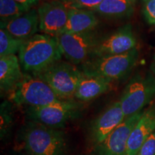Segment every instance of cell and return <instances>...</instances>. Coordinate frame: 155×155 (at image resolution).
<instances>
[{
    "instance_id": "cell-1",
    "label": "cell",
    "mask_w": 155,
    "mask_h": 155,
    "mask_svg": "<svg viewBox=\"0 0 155 155\" xmlns=\"http://www.w3.org/2000/svg\"><path fill=\"white\" fill-rule=\"evenodd\" d=\"M62 55L55 37L36 34L25 41L19 51V61L25 72L35 74L61 61Z\"/></svg>"
},
{
    "instance_id": "cell-2",
    "label": "cell",
    "mask_w": 155,
    "mask_h": 155,
    "mask_svg": "<svg viewBox=\"0 0 155 155\" xmlns=\"http://www.w3.org/2000/svg\"><path fill=\"white\" fill-rule=\"evenodd\" d=\"M138 58L137 48L119 55L93 58L81 65V71L88 75L102 77L111 82L119 81L131 73Z\"/></svg>"
},
{
    "instance_id": "cell-3",
    "label": "cell",
    "mask_w": 155,
    "mask_h": 155,
    "mask_svg": "<svg viewBox=\"0 0 155 155\" xmlns=\"http://www.w3.org/2000/svg\"><path fill=\"white\" fill-rule=\"evenodd\" d=\"M25 150L31 155H63V133L37 122H29L23 131Z\"/></svg>"
},
{
    "instance_id": "cell-4",
    "label": "cell",
    "mask_w": 155,
    "mask_h": 155,
    "mask_svg": "<svg viewBox=\"0 0 155 155\" xmlns=\"http://www.w3.org/2000/svg\"><path fill=\"white\" fill-rule=\"evenodd\" d=\"M10 99L17 105L28 107L49 105L62 100L47 83L30 73L24 74L20 82L11 91Z\"/></svg>"
},
{
    "instance_id": "cell-5",
    "label": "cell",
    "mask_w": 155,
    "mask_h": 155,
    "mask_svg": "<svg viewBox=\"0 0 155 155\" xmlns=\"http://www.w3.org/2000/svg\"><path fill=\"white\" fill-rule=\"evenodd\" d=\"M81 73V71L72 64L59 61L43 71L32 75L47 83L61 99L68 100L75 96Z\"/></svg>"
},
{
    "instance_id": "cell-6",
    "label": "cell",
    "mask_w": 155,
    "mask_h": 155,
    "mask_svg": "<svg viewBox=\"0 0 155 155\" xmlns=\"http://www.w3.org/2000/svg\"><path fill=\"white\" fill-rule=\"evenodd\" d=\"M155 98V76L137 74L129 81L119 101L126 118L142 111Z\"/></svg>"
},
{
    "instance_id": "cell-7",
    "label": "cell",
    "mask_w": 155,
    "mask_h": 155,
    "mask_svg": "<svg viewBox=\"0 0 155 155\" xmlns=\"http://www.w3.org/2000/svg\"><path fill=\"white\" fill-rule=\"evenodd\" d=\"M81 105L73 99L61 100L39 107H28L26 114L32 121L57 129L63 127L69 120L76 117Z\"/></svg>"
},
{
    "instance_id": "cell-8",
    "label": "cell",
    "mask_w": 155,
    "mask_h": 155,
    "mask_svg": "<svg viewBox=\"0 0 155 155\" xmlns=\"http://www.w3.org/2000/svg\"><path fill=\"white\" fill-rule=\"evenodd\" d=\"M56 38L63 55L71 63L81 65L91 59L99 39L94 31L86 33L63 32Z\"/></svg>"
},
{
    "instance_id": "cell-9",
    "label": "cell",
    "mask_w": 155,
    "mask_h": 155,
    "mask_svg": "<svg viewBox=\"0 0 155 155\" xmlns=\"http://www.w3.org/2000/svg\"><path fill=\"white\" fill-rule=\"evenodd\" d=\"M136 46L137 39L132 27L130 24H127L113 33L104 38H99L93 50L91 58L119 55L136 48Z\"/></svg>"
},
{
    "instance_id": "cell-10",
    "label": "cell",
    "mask_w": 155,
    "mask_h": 155,
    "mask_svg": "<svg viewBox=\"0 0 155 155\" xmlns=\"http://www.w3.org/2000/svg\"><path fill=\"white\" fill-rule=\"evenodd\" d=\"M39 29L48 35L57 37L63 33L68 17V9L59 0L45 2L38 8Z\"/></svg>"
},
{
    "instance_id": "cell-11",
    "label": "cell",
    "mask_w": 155,
    "mask_h": 155,
    "mask_svg": "<svg viewBox=\"0 0 155 155\" xmlns=\"http://www.w3.org/2000/svg\"><path fill=\"white\" fill-rule=\"evenodd\" d=\"M144 111L127 117L97 146L98 155H126L128 140L134 128L140 119Z\"/></svg>"
},
{
    "instance_id": "cell-12",
    "label": "cell",
    "mask_w": 155,
    "mask_h": 155,
    "mask_svg": "<svg viewBox=\"0 0 155 155\" xmlns=\"http://www.w3.org/2000/svg\"><path fill=\"white\" fill-rule=\"evenodd\" d=\"M126 119L121 103L116 101L100 114L91 127V135L94 142L98 146Z\"/></svg>"
},
{
    "instance_id": "cell-13",
    "label": "cell",
    "mask_w": 155,
    "mask_h": 155,
    "mask_svg": "<svg viewBox=\"0 0 155 155\" xmlns=\"http://www.w3.org/2000/svg\"><path fill=\"white\" fill-rule=\"evenodd\" d=\"M155 131V106L144 111L128 140L126 155H137L144 143Z\"/></svg>"
},
{
    "instance_id": "cell-14",
    "label": "cell",
    "mask_w": 155,
    "mask_h": 155,
    "mask_svg": "<svg viewBox=\"0 0 155 155\" xmlns=\"http://www.w3.org/2000/svg\"><path fill=\"white\" fill-rule=\"evenodd\" d=\"M38 28V13L34 9L9 22H1V29H5L12 36L24 40L36 35Z\"/></svg>"
},
{
    "instance_id": "cell-15",
    "label": "cell",
    "mask_w": 155,
    "mask_h": 155,
    "mask_svg": "<svg viewBox=\"0 0 155 155\" xmlns=\"http://www.w3.org/2000/svg\"><path fill=\"white\" fill-rule=\"evenodd\" d=\"M111 84V81L104 78L82 72L74 97L81 101H88L107 92Z\"/></svg>"
},
{
    "instance_id": "cell-16",
    "label": "cell",
    "mask_w": 155,
    "mask_h": 155,
    "mask_svg": "<svg viewBox=\"0 0 155 155\" xmlns=\"http://www.w3.org/2000/svg\"><path fill=\"white\" fill-rule=\"evenodd\" d=\"M98 20L91 10L68 9V17L64 32L71 33H86L94 31Z\"/></svg>"
},
{
    "instance_id": "cell-17",
    "label": "cell",
    "mask_w": 155,
    "mask_h": 155,
    "mask_svg": "<svg viewBox=\"0 0 155 155\" xmlns=\"http://www.w3.org/2000/svg\"><path fill=\"white\" fill-rule=\"evenodd\" d=\"M19 61L15 55L0 58V88L10 92L20 82L24 74L21 72Z\"/></svg>"
},
{
    "instance_id": "cell-18",
    "label": "cell",
    "mask_w": 155,
    "mask_h": 155,
    "mask_svg": "<svg viewBox=\"0 0 155 155\" xmlns=\"http://www.w3.org/2000/svg\"><path fill=\"white\" fill-rule=\"evenodd\" d=\"M133 2L131 0H103L94 11L110 18H124L133 13Z\"/></svg>"
},
{
    "instance_id": "cell-19",
    "label": "cell",
    "mask_w": 155,
    "mask_h": 155,
    "mask_svg": "<svg viewBox=\"0 0 155 155\" xmlns=\"http://www.w3.org/2000/svg\"><path fill=\"white\" fill-rule=\"evenodd\" d=\"M25 40L12 36L5 29L0 30V58L15 55Z\"/></svg>"
},
{
    "instance_id": "cell-20",
    "label": "cell",
    "mask_w": 155,
    "mask_h": 155,
    "mask_svg": "<svg viewBox=\"0 0 155 155\" xmlns=\"http://www.w3.org/2000/svg\"><path fill=\"white\" fill-rule=\"evenodd\" d=\"M30 9L14 0H0L1 22H9L25 14Z\"/></svg>"
},
{
    "instance_id": "cell-21",
    "label": "cell",
    "mask_w": 155,
    "mask_h": 155,
    "mask_svg": "<svg viewBox=\"0 0 155 155\" xmlns=\"http://www.w3.org/2000/svg\"><path fill=\"white\" fill-rule=\"evenodd\" d=\"M68 9H83L93 10L96 8L103 0H59Z\"/></svg>"
},
{
    "instance_id": "cell-22",
    "label": "cell",
    "mask_w": 155,
    "mask_h": 155,
    "mask_svg": "<svg viewBox=\"0 0 155 155\" xmlns=\"http://www.w3.org/2000/svg\"><path fill=\"white\" fill-rule=\"evenodd\" d=\"M142 12L149 24L155 25V0L144 2Z\"/></svg>"
},
{
    "instance_id": "cell-23",
    "label": "cell",
    "mask_w": 155,
    "mask_h": 155,
    "mask_svg": "<svg viewBox=\"0 0 155 155\" xmlns=\"http://www.w3.org/2000/svg\"><path fill=\"white\" fill-rule=\"evenodd\" d=\"M137 155H155V131L141 146Z\"/></svg>"
},
{
    "instance_id": "cell-24",
    "label": "cell",
    "mask_w": 155,
    "mask_h": 155,
    "mask_svg": "<svg viewBox=\"0 0 155 155\" xmlns=\"http://www.w3.org/2000/svg\"><path fill=\"white\" fill-rule=\"evenodd\" d=\"M14 1L30 9L32 6L35 5L40 0H14Z\"/></svg>"
},
{
    "instance_id": "cell-25",
    "label": "cell",
    "mask_w": 155,
    "mask_h": 155,
    "mask_svg": "<svg viewBox=\"0 0 155 155\" xmlns=\"http://www.w3.org/2000/svg\"><path fill=\"white\" fill-rule=\"evenodd\" d=\"M151 71H152V72L153 73V75L155 76V54L154 55V57H153V60H152V64H151Z\"/></svg>"
},
{
    "instance_id": "cell-26",
    "label": "cell",
    "mask_w": 155,
    "mask_h": 155,
    "mask_svg": "<svg viewBox=\"0 0 155 155\" xmlns=\"http://www.w3.org/2000/svg\"><path fill=\"white\" fill-rule=\"evenodd\" d=\"M131 2H134L136 1V0H131Z\"/></svg>"
},
{
    "instance_id": "cell-27",
    "label": "cell",
    "mask_w": 155,
    "mask_h": 155,
    "mask_svg": "<svg viewBox=\"0 0 155 155\" xmlns=\"http://www.w3.org/2000/svg\"><path fill=\"white\" fill-rule=\"evenodd\" d=\"M143 1H144V2H146V1H147V0H143Z\"/></svg>"
}]
</instances>
